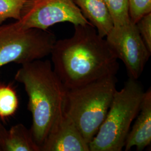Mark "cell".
<instances>
[{
  "mask_svg": "<svg viewBox=\"0 0 151 151\" xmlns=\"http://www.w3.org/2000/svg\"><path fill=\"white\" fill-rule=\"evenodd\" d=\"M70 38L57 40L50 54L53 68L67 89L110 76L119 70L118 59L91 24L74 25Z\"/></svg>",
  "mask_w": 151,
  "mask_h": 151,
  "instance_id": "1",
  "label": "cell"
},
{
  "mask_svg": "<svg viewBox=\"0 0 151 151\" xmlns=\"http://www.w3.org/2000/svg\"><path fill=\"white\" fill-rule=\"evenodd\" d=\"M117 81L115 76H110L67 90L63 110L88 144L106 116Z\"/></svg>",
  "mask_w": 151,
  "mask_h": 151,
  "instance_id": "3",
  "label": "cell"
},
{
  "mask_svg": "<svg viewBox=\"0 0 151 151\" xmlns=\"http://www.w3.org/2000/svg\"><path fill=\"white\" fill-rule=\"evenodd\" d=\"M27 0H0V25L10 19L19 20Z\"/></svg>",
  "mask_w": 151,
  "mask_h": 151,
  "instance_id": "14",
  "label": "cell"
},
{
  "mask_svg": "<svg viewBox=\"0 0 151 151\" xmlns=\"http://www.w3.org/2000/svg\"><path fill=\"white\" fill-rule=\"evenodd\" d=\"M19 100L15 90L10 85H0V118L5 120L16 113Z\"/></svg>",
  "mask_w": 151,
  "mask_h": 151,
  "instance_id": "12",
  "label": "cell"
},
{
  "mask_svg": "<svg viewBox=\"0 0 151 151\" xmlns=\"http://www.w3.org/2000/svg\"><path fill=\"white\" fill-rule=\"evenodd\" d=\"M111 17L113 27H119L130 21L128 0H104Z\"/></svg>",
  "mask_w": 151,
  "mask_h": 151,
  "instance_id": "13",
  "label": "cell"
},
{
  "mask_svg": "<svg viewBox=\"0 0 151 151\" xmlns=\"http://www.w3.org/2000/svg\"><path fill=\"white\" fill-rule=\"evenodd\" d=\"M1 151H41L33 138L30 129L22 124L7 129L0 123Z\"/></svg>",
  "mask_w": 151,
  "mask_h": 151,
  "instance_id": "10",
  "label": "cell"
},
{
  "mask_svg": "<svg viewBox=\"0 0 151 151\" xmlns=\"http://www.w3.org/2000/svg\"><path fill=\"white\" fill-rule=\"evenodd\" d=\"M41 151H90V148L88 143L63 110L53 124Z\"/></svg>",
  "mask_w": 151,
  "mask_h": 151,
  "instance_id": "8",
  "label": "cell"
},
{
  "mask_svg": "<svg viewBox=\"0 0 151 151\" xmlns=\"http://www.w3.org/2000/svg\"><path fill=\"white\" fill-rule=\"evenodd\" d=\"M0 151H1V150H0Z\"/></svg>",
  "mask_w": 151,
  "mask_h": 151,
  "instance_id": "17",
  "label": "cell"
},
{
  "mask_svg": "<svg viewBox=\"0 0 151 151\" xmlns=\"http://www.w3.org/2000/svg\"><path fill=\"white\" fill-rule=\"evenodd\" d=\"M15 80L24 85L32 114L30 131L40 148L53 124L63 110L67 88L49 60H38L22 65Z\"/></svg>",
  "mask_w": 151,
  "mask_h": 151,
  "instance_id": "2",
  "label": "cell"
},
{
  "mask_svg": "<svg viewBox=\"0 0 151 151\" xmlns=\"http://www.w3.org/2000/svg\"><path fill=\"white\" fill-rule=\"evenodd\" d=\"M135 123L125 141V151L135 147L137 151L143 150L151 142V90L145 91L140 110Z\"/></svg>",
  "mask_w": 151,
  "mask_h": 151,
  "instance_id": "9",
  "label": "cell"
},
{
  "mask_svg": "<svg viewBox=\"0 0 151 151\" xmlns=\"http://www.w3.org/2000/svg\"><path fill=\"white\" fill-rule=\"evenodd\" d=\"M82 15L105 38L113 27V23L104 0H74Z\"/></svg>",
  "mask_w": 151,
  "mask_h": 151,
  "instance_id": "11",
  "label": "cell"
},
{
  "mask_svg": "<svg viewBox=\"0 0 151 151\" xmlns=\"http://www.w3.org/2000/svg\"><path fill=\"white\" fill-rule=\"evenodd\" d=\"M105 37L115 57L124 63L129 78L138 80L151 53L141 37L136 24L130 20L123 25L113 27Z\"/></svg>",
  "mask_w": 151,
  "mask_h": 151,
  "instance_id": "7",
  "label": "cell"
},
{
  "mask_svg": "<svg viewBox=\"0 0 151 151\" xmlns=\"http://www.w3.org/2000/svg\"><path fill=\"white\" fill-rule=\"evenodd\" d=\"M135 24L147 48L151 53V12L141 17Z\"/></svg>",
  "mask_w": 151,
  "mask_h": 151,
  "instance_id": "16",
  "label": "cell"
},
{
  "mask_svg": "<svg viewBox=\"0 0 151 151\" xmlns=\"http://www.w3.org/2000/svg\"><path fill=\"white\" fill-rule=\"evenodd\" d=\"M56 40L48 29H22L15 22L0 25V68L42 60L50 54Z\"/></svg>",
  "mask_w": 151,
  "mask_h": 151,
  "instance_id": "5",
  "label": "cell"
},
{
  "mask_svg": "<svg viewBox=\"0 0 151 151\" xmlns=\"http://www.w3.org/2000/svg\"><path fill=\"white\" fill-rule=\"evenodd\" d=\"M145 91L137 80L129 78L116 90L105 120L89 143L90 151H120L131 124L140 110Z\"/></svg>",
  "mask_w": 151,
  "mask_h": 151,
  "instance_id": "4",
  "label": "cell"
},
{
  "mask_svg": "<svg viewBox=\"0 0 151 151\" xmlns=\"http://www.w3.org/2000/svg\"><path fill=\"white\" fill-rule=\"evenodd\" d=\"M70 22L73 25L91 24L74 0H27L16 25L22 29L47 30L55 24Z\"/></svg>",
  "mask_w": 151,
  "mask_h": 151,
  "instance_id": "6",
  "label": "cell"
},
{
  "mask_svg": "<svg viewBox=\"0 0 151 151\" xmlns=\"http://www.w3.org/2000/svg\"><path fill=\"white\" fill-rule=\"evenodd\" d=\"M131 21L136 24L144 15L151 12V0H128Z\"/></svg>",
  "mask_w": 151,
  "mask_h": 151,
  "instance_id": "15",
  "label": "cell"
}]
</instances>
